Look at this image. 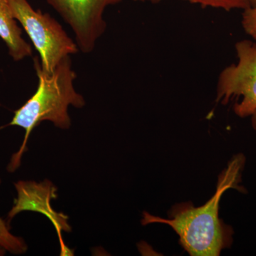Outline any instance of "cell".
I'll list each match as a JSON object with an SVG mask.
<instances>
[{"label": "cell", "mask_w": 256, "mask_h": 256, "mask_svg": "<svg viewBox=\"0 0 256 256\" xmlns=\"http://www.w3.org/2000/svg\"><path fill=\"white\" fill-rule=\"evenodd\" d=\"M2 180L0 178V184ZM0 246L14 255H22L28 250L26 242L21 237L13 235L10 232V224L0 217Z\"/></svg>", "instance_id": "obj_8"}, {"label": "cell", "mask_w": 256, "mask_h": 256, "mask_svg": "<svg viewBox=\"0 0 256 256\" xmlns=\"http://www.w3.org/2000/svg\"><path fill=\"white\" fill-rule=\"evenodd\" d=\"M249 2H250V5H252V6H256V0H249Z\"/></svg>", "instance_id": "obj_14"}, {"label": "cell", "mask_w": 256, "mask_h": 256, "mask_svg": "<svg viewBox=\"0 0 256 256\" xmlns=\"http://www.w3.org/2000/svg\"><path fill=\"white\" fill-rule=\"evenodd\" d=\"M9 3L15 20L38 52L44 70L52 72L64 58L78 53L76 42L50 14L35 10L28 0H9Z\"/></svg>", "instance_id": "obj_3"}, {"label": "cell", "mask_w": 256, "mask_h": 256, "mask_svg": "<svg viewBox=\"0 0 256 256\" xmlns=\"http://www.w3.org/2000/svg\"><path fill=\"white\" fill-rule=\"evenodd\" d=\"M134 2H150L152 4H158L161 2L163 0H133Z\"/></svg>", "instance_id": "obj_11"}, {"label": "cell", "mask_w": 256, "mask_h": 256, "mask_svg": "<svg viewBox=\"0 0 256 256\" xmlns=\"http://www.w3.org/2000/svg\"><path fill=\"white\" fill-rule=\"evenodd\" d=\"M75 35L79 50L88 54L107 28L104 14L109 6L122 0H46Z\"/></svg>", "instance_id": "obj_5"}, {"label": "cell", "mask_w": 256, "mask_h": 256, "mask_svg": "<svg viewBox=\"0 0 256 256\" xmlns=\"http://www.w3.org/2000/svg\"><path fill=\"white\" fill-rule=\"evenodd\" d=\"M34 68L38 80L36 92L24 105L15 111L10 124L5 126H15L25 130L22 144L12 156L8 165L10 173L14 172L21 166L24 154L28 150V139L37 126L48 121L57 128L68 130L72 126L69 107L82 108L86 105L84 96L74 86L77 74L72 66L70 56L64 58L52 72L44 70L40 60L35 58Z\"/></svg>", "instance_id": "obj_2"}, {"label": "cell", "mask_w": 256, "mask_h": 256, "mask_svg": "<svg viewBox=\"0 0 256 256\" xmlns=\"http://www.w3.org/2000/svg\"><path fill=\"white\" fill-rule=\"evenodd\" d=\"M192 4L200 5L204 8H214L226 12L245 10L250 8L249 0H183Z\"/></svg>", "instance_id": "obj_9"}, {"label": "cell", "mask_w": 256, "mask_h": 256, "mask_svg": "<svg viewBox=\"0 0 256 256\" xmlns=\"http://www.w3.org/2000/svg\"><path fill=\"white\" fill-rule=\"evenodd\" d=\"M18 198L8 214V222L12 220L22 212H34L46 216L52 222L60 238L62 254L68 250L62 238V232H72L68 216L58 213L52 206V201L57 198V188L50 180L38 184L32 181H20L15 184Z\"/></svg>", "instance_id": "obj_6"}, {"label": "cell", "mask_w": 256, "mask_h": 256, "mask_svg": "<svg viewBox=\"0 0 256 256\" xmlns=\"http://www.w3.org/2000/svg\"><path fill=\"white\" fill-rule=\"evenodd\" d=\"M238 63L222 70L217 84L216 102L226 105L235 98H242L234 106L242 118L256 112V42L242 40L236 44Z\"/></svg>", "instance_id": "obj_4"}, {"label": "cell", "mask_w": 256, "mask_h": 256, "mask_svg": "<svg viewBox=\"0 0 256 256\" xmlns=\"http://www.w3.org/2000/svg\"><path fill=\"white\" fill-rule=\"evenodd\" d=\"M6 250L3 248L2 247L0 246V256H4L6 254Z\"/></svg>", "instance_id": "obj_13"}, {"label": "cell", "mask_w": 256, "mask_h": 256, "mask_svg": "<svg viewBox=\"0 0 256 256\" xmlns=\"http://www.w3.org/2000/svg\"><path fill=\"white\" fill-rule=\"evenodd\" d=\"M252 128L256 132V112L252 116Z\"/></svg>", "instance_id": "obj_12"}, {"label": "cell", "mask_w": 256, "mask_h": 256, "mask_svg": "<svg viewBox=\"0 0 256 256\" xmlns=\"http://www.w3.org/2000/svg\"><path fill=\"white\" fill-rule=\"evenodd\" d=\"M18 24L13 16L9 0H0V38L14 62H21L32 55L31 45L23 38Z\"/></svg>", "instance_id": "obj_7"}, {"label": "cell", "mask_w": 256, "mask_h": 256, "mask_svg": "<svg viewBox=\"0 0 256 256\" xmlns=\"http://www.w3.org/2000/svg\"><path fill=\"white\" fill-rule=\"evenodd\" d=\"M242 24L246 33L256 42V5L244 10Z\"/></svg>", "instance_id": "obj_10"}, {"label": "cell", "mask_w": 256, "mask_h": 256, "mask_svg": "<svg viewBox=\"0 0 256 256\" xmlns=\"http://www.w3.org/2000/svg\"><path fill=\"white\" fill-rule=\"evenodd\" d=\"M245 156H235L220 175L215 194L200 207L190 202L172 207L168 220L144 212L143 226L152 224L170 226L180 236L183 248L192 256H218L233 242V228L220 217V198L227 190L242 191L239 183L245 165Z\"/></svg>", "instance_id": "obj_1"}]
</instances>
